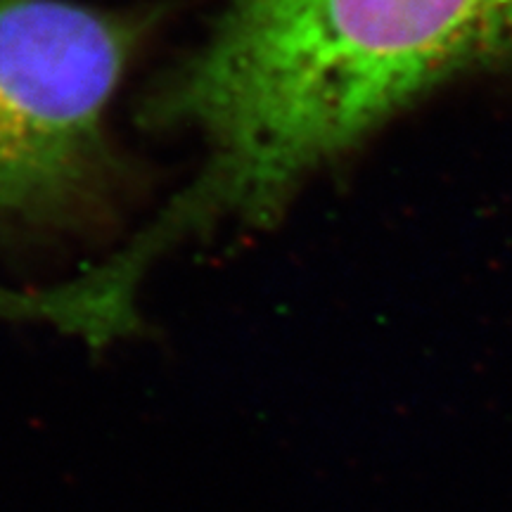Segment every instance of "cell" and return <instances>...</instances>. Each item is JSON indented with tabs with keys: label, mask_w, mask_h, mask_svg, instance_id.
I'll return each instance as SVG.
<instances>
[{
	"label": "cell",
	"mask_w": 512,
	"mask_h": 512,
	"mask_svg": "<svg viewBox=\"0 0 512 512\" xmlns=\"http://www.w3.org/2000/svg\"><path fill=\"white\" fill-rule=\"evenodd\" d=\"M460 76H512V0H233L164 107L207 164L121 261L145 275L192 230L266 221L313 169Z\"/></svg>",
	"instance_id": "obj_1"
},
{
	"label": "cell",
	"mask_w": 512,
	"mask_h": 512,
	"mask_svg": "<svg viewBox=\"0 0 512 512\" xmlns=\"http://www.w3.org/2000/svg\"><path fill=\"white\" fill-rule=\"evenodd\" d=\"M128 41L83 5L0 0V214H53L86 185Z\"/></svg>",
	"instance_id": "obj_2"
}]
</instances>
